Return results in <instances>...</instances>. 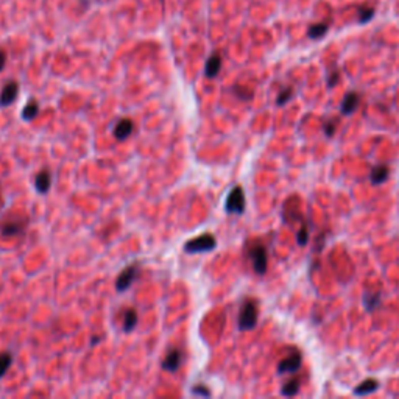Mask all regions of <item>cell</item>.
I'll use <instances>...</instances> for the list:
<instances>
[{
    "label": "cell",
    "mask_w": 399,
    "mask_h": 399,
    "mask_svg": "<svg viewBox=\"0 0 399 399\" xmlns=\"http://www.w3.org/2000/svg\"><path fill=\"white\" fill-rule=\"evenodd\" d=\"M259 320V304L254 299H247L242 304L241 312H238V329L241 331H251L256 328Z\"/></svg>",
    "instance_id": "3"
},
{
    "label": "cell",
    "mask_w": 399,
    "mask_h": 399,
    "mask_svg": "<svg viewBox=\"0 0 399 399\" xmlns=\"http://www.w3.org/2000/svg\"><path fill=\"white\" fill-rule=\"evenodd\" d=\"M388 175H390L388 166H385V164L374 166L373 170H371V173H370V181H371V184H374V186H381V184H384L387 179H388Z\"/></svg>",
    "instance_id": "14"
},
{
    "label": "cell",
    "mask_w": 399,
    "mask_h": 399,
    "mask_svg": "<svg viewBox=\"0 0 399 399\" xmlns=\"http://www.w3.org/2000/svg\"><path fill=\"white\" fill-rule=\"evenodd\" d=\"M247 208V202H245V192L242 189V186H235L226 196L225 202V211L228 214H237L241 215L245 212Z\"/></svg>",
    "instance_id": "6"
},
{
    "label": "cell",
    "mask_w": 399,
    "mask_h": 399,
    "mask_svg": "<svg viewBox=\"0 0 399 399\" xmlns=\"http://www.w3.org/2000/svg\"><path fill=\"white\" fill-rule=\"evenodd\" d=\"M247 250H248L247 253H248L250 261H251L253 270L261 276L265 274L267 268H268V251H267L265 245L259 241H254L248 245Z\"/></svg>",
    "instance_id": "1"
},
{
    "label": "cell",
    "mask_w": 399,
    "mask_h": 399,
    "mask_svg": "<svg viewBox=\"0 0 399 399\" xmlns=\"http://www.w3.org/2000/svg\"><path fill=\"white\" fill-rule=\"evenodd\" d=\"M137 312H136V309H127L125 310V313H124V331L125 332H131L134 328H136V325H137Z\"/></svg>",
    "instance_id": "19"
},
{
    "label": "cell",
    "mask_w": 399,
    "mask_h": 399,
    "mask_svg": "<svg viewBox=\"0 0 399 399\" xmlns=\"http://www.w3.org/2000/svg\"><path fill=\"white\" fill-rule=\"evenodd\" d=\"M303 365V354L298 349H292L287 357H284L277 365V373L279 374H293L299 371Z\"/></svg>",
    "instance_id": "7"
},
{
    "label": "cell",
    "mask_w": 399,
    "mask_h": 399,
    "mask_svg": "<svg viewBox=\"0 0 399 399\" xmlns=\"http://www.w3.org/2000/svg\"><path fill=\"white\" fill-rule=\"evenodd\" d=\"M28 226V218L25 215H8L0 222V235L5 238L19 237L25 232Z\"/></svg>",
    "instance_id": "2"
},
{
    "label": "cell",
    "mask_w": 399,
    "mask_h": 399,
    "mask_svg": "<svg viewBox=\"0 0 399 399\" xmlns=\"http://www.w3.org/2000/svg\"><path fill=\"white\" fill-rule=\"evenodd\" d=\"M222 63H223L222 55L217 53V52L212 53V55L208 58L206 66H205V75H206V78L212 79V78H215L218 73H220V70H222Z\"/></svg>",
    "instance_id": "13"
},
{
    "label": "cell",
    "mask_w": 399,
    "mask_h": 399,
    "mask_svg": "<svg viewBox=\"0 0 399 399\" xmlns=\"http://www.w3.org/2000/svg\"><path fill=\"white\" fill-rule=\"evenodd\" d=\"M7 66V53L4 50H0V72H2Z\"/></svg>",
    "instance_id": "30"
},
{
    "label": "cell",
    "mask_w": 399,
    "mask_h": 399,
    "mask_svg": "<svg viewBox=\"0 0 399 399\" xmlns=\"http://www.w3.org/2000/svg\"><path fill=\"white\" fill-rule=\"evenodd\" d=\"M361 94L355 92V91H351V92H346L345 97H343V102L340 105V112L343 115H351L357 111V108L361 106Z\"/></svg>",
    "instance_id": "9"
},
{
    "label": "cell",
    "mask_w": 399,
    "mask_h": 399,
    "mask_svg": "<svg viewBox=\"0 0 399 399\" xmlns=\"http://www.w3.org/2000/svg\"><path fill=\"white\" fill-rule=\"evenodd\" d=\"M134 131V122L128 117L118 118L115 122L114 128H112V136L117 139V141H125V139Z\"/></svg>",
    "instance_id": "10"
},
{
    "label": "cell",
    "mask_w": 399,
    "mask_h": 399,
    "mask_svg": "<svg viewBox=\"0 0 399 399\" xmlns=\"http://www.w3.org/2000/svg\"><path fill=\"white\" fill-rule=\"evenodd\" d=\"M34 187L37 193H47L52 187V172L49 169H41L36 173Z\"/></svg>",
    "instance_id": "12"
},
{
    "label": "cell",
    "mask_w": 399,
    "mask_h": 399,
    "mask_svg": "<svg viewBox=\"0 0 399 399\" xmlns=\"http://www.w3.org/2000/svg\"><path fill=\"white\" fill-rule=\"evenodd\" d=\"M11 364H13V354L8 352V351L0 352V379L7 374V371L10 370Z\"/></svg>",
    "instance_id": "21"
},
{
    "label": "cell",
    "mask_w": 399,
    "mask_h": 399,
    "mask_svg": "<svg viewBox=\"0 0 399 399\" xmlns=\"http://www.w3.org/2000/svg\"><path fill=\"white\" fill-rule=\"evenodd\" d=\"M364 306L368 312L376 310L379 306H381V293L379 292H373V293H365L364 295Z\"/></svg>",
    "instance_id": "18"
},
{
    "label": "cell",
    "mask_w": 399,
    "mask_h": 399,
    "mask_svg": "<svg viewBox=\"0 0 399 399\" xmlns=\"http://www.w3.org/2000/svg\"><path fill=\"white\" fill-rule=\"evenodd\" d=\"M232 92H234V95H235L238 100H244V102H248V100H251L253 95H254V92H253L250 88H247V86H238V85L232 88Z\"/></svg>",
    "instance_id": "22"
},
{
    "label": "cell",
    "mask_w": 399,
    "mask_h": 399,
    "mask_svg": "<svg viewBox=\"0 0 399 399\" xmlns=\"http://www.w3.org/2000/svg\"><path fill=\"white\" fill-rule=\"evenodd\" d=\"M139 274H141V264H131V265L125 267L121 273H118V276L115 279V290L118 293L127 292L134 284V281L139 277Z\"/></svg>",
    "instance_id": "5"
},
{
    "label": "cell",
    "mask_w": 399,
    "mask_h": 399,
    "mask_svg": "<svg viewBox=\"0 0 399 399\" xmlns=\"http://www.w3.org/2000/svg\"><path fill=\"white\" fill-rule=\"evenodd\" d=\"M337 124H338V118L337 117H329L325 121L323 124V131L328 137H334L335 131H337Z\"/></svg>",
    "instance_id": "25"
},
{
    "label": "cell",
    "mask_w": 399,
    "mask_h": 399,
    "mask_svg": "<svg viewBox=\"0 0 399 399\" xmlns=\"http://www.w3.org/2000/svg\"><path fill=\"white\" fill-rule=\"evenodd\" d=\"M217 247V238L211 232L200 234L195 238H190L184 244V251L187 254H196V253H206L212 251Z\"/></svg>",
    "instance_id": "4"
},
{
    "label": "cell",
    "mask_w": 399,
    "mask_h": 399,
    "mask_svg": "<svg viewBox=\"0 0 399 399\" xmlns=\"http://www.w3.org/2000/svg\"><path fill=\"white\" fill-rule=\"evenodd\" d=\"M39 114V103L36 102L34 98H30V102L24 106L22 109V118L27 122L33 121V118Z\"/></svg>",
    "instance_id": "20"
},
{
    "label": "cell",
    "mask_w": 399,
    "mask_h": 399,
    "mask_svg": "<svg viewBox=\"0 0 399 399\" xmlns=\"http://www.w3.org/2000/svg\"><path fill=\"white\" fill-rule=\"evenodd\" d=\"M338 79H340V70H338V69L331 70L329 75H328V88L332 89L338 83Z\"/></svg>",
    "instance_id": "28"
},
{
    "label": "cell",
    "mask_w": 399,
    "mask_h": 399,
    "mask_svg": "<svg viewBox=\"0 0 399 399\" xmlns=\"http://www.w3.org/2000/svg\"><path fill=\"white\" fill-rule=\"evenodd\" d=\"M374 16V8L373 7H362L358 8V22L361 24H368Z\"/></svg>",
    "instance_id": "26"
},
{
    "label": "cell",
    "mask_w": 399,
    "mask_h": 399,
    "mask_svg": "<svg viewBox=\"0 0 399 399\" xmlns=\"http://www.w3.org/2000/svg\"><path fill=\"white\" fill-rule=\"evenodd\" d=\"M299 385H301V381H299L298 377H292V379H289V381L283 385L281 394H283V396H287V397L296 396L298 391H299Z\"/></svg>",
    "instance_id": "16"
},
{
    "label": "cell",
    "mask_w": 399,
    "mask_h": 399,
    "mask_svg": "<svg viewBox=\"0 0 399 399\" xmlns=\"http://www.w3.org/2000/svg\"><path fill=\"white\" fill-rule=\"evenodd\" d=\"M325 242H326V238L323 237V234H320V235L316 237V245H315V251H316V253H320V251L323 250Z\"/></svg>",
    "instance_id": "29"
},
{
    "label": "cell",
    "mask_w": 399,
    "mask_h": 399,
    "mask_svg": "<svg viewBox=\"0 0 399 399\" xmlns=\"http://www.w3.org/2000/svg\"><path fill=\"white\" fill-rule=\"evenodd\" d=\"M292 97H293V88H290V86L284 88L281 92L277 94V97H276V105H277V106L287 105L290 100H292Z\"/></svg>",
    "instance_id": "23"
},
{
    "label": "cell",
    "mask_w": 399,
    "mask_h": 399,
    "mask_svg": "<svg viewBox=\"0 0 399 399\" xmlns=\"http://www.w3.org/2000/svg\"><path fill=\"white\" fill-rule=\"evenodd\" d=\"M379 387H381V384H379L377 379L370 377V379H365L364 382H361L354 388V394L355 396H367V394L374 393Z\"/></svg>",
    "instance_id": "15"
},
{
    "label": "cell",
    "mask_w": 399,
    "mask_h": 399,
    "mask_svg": "<svg viewBox=\"0 0 399 399\" xmlns=\"http://www.w3.org/2000/svg\"><path fill=\"white\" fill-rule=\"evenodd\" d=\"M329 30V24L328 22H318V24H312L307 30V36L310 39H322Z\"/></svg>",
    "instance_id": "17"
},
{
    "label": "cell",
    "mask_w": 399,
    "mask_h": 399,
    "mask_svg": "<svg viewBox=\"0 0 399 399\" xmlns=\"http://www.w3.org/2000/svg\"><path fill=\"white\" fill-rule=\"evenodd\" d=\"M192 393L196 394V396H203V397H209V396H211V390H209L206 385H203V384L193 385V387H192Z\"/></svg>",
    "instance_id": "27"
},
{
    "label": "cell",
    "mask_w": 399,
    "mask_h": 399,
    "mask_svg": "<svg viewBox=\"0 0 399 399\" xmlns=\"http://www.w3.org/2000/svg\"><path fill=\"white\" fill-rule=\"evenodd\" d=\"M17 95H19V83L16 79H10V82H7L5 86L2 88V92H0V106L7 108L13 105L16 102Z\"/></svg>",
    "instance_id": "8"
},
{
    "label": "cell",
    "mask_w": 399,
    "mask_h": 399,
    "mask_svg": "<svg viewBox=\"0 0 399 399\" xmlns=\"http://www.w3.org/2000/svg\"><path fill=\"white\" fill-rule=\"evenodd\" d=\"M183 364V354L179 349H170L163 358V370L169 373H176Z\"/></svg>",
    "instance_id": "11"
},
{
    "label": "cell",
    "mask_w": 399,
    "mask_h": 399,
    "mask_svg": "<svg viewBox=\"0 0 399 399\" xmlns=\"http://www.w3.org/2000/svg\"><path fill=\"white\" fill-rule=\"evenodd\" d=\"M309 238H310L309 228H307L306 223H303L301 228H299L298 232H296V244H298L299 247H306V245L309 244Z\"/></svg>",
    "instance_id": "24"
}]
</instances>
